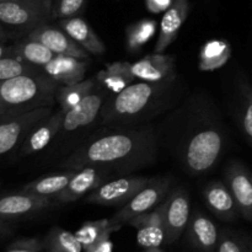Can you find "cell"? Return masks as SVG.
I'll return each mask as SVG.
<instances>
[{
    "instance_id": "cell-17",
    "label": "cell",
    "mask_w": 252,
    "mask_h": 252,
    "mask_svg": "<svg viewBox=\"0 0 252 252\" xmlns=\"http://www.w3.org/2000/svg\"><path fill=\"white\" fill-rule=\"evenodd\" d=\"M189 0H175L164 12L160 22L159 37L155 43V53H162L169 48L170 44L174 43L189 16Z\"/></svg>"
},
{
    "instance_id": "cell-25",
    "label": "cell",
    "mask_w": 252,
    "mask_h": 252,
    "mask_svg": "<svg viewBox=\"0 0 252 252\" xmlns=\"http://www.w3.org/2000/svg\"><path fill=\"white\" fill-rule=\"evenodd\" d=\"M231 57V47L224 39H212L203 44L199 53V69L214 71L225 65Z\"/></svg>"
},
{
    "instance_id": "cell-8",
    "label": "cell",
    "mask_w": 252,
    "mask_h": 252,
    "mask_svg": "<svg viewBox=\"0 0 252 252\" xmlns=\"http://www.w3.org/2000/svg\"><path fill=\"white\" fill-rule=\"evenodd\" d=\"M49 115H52V107L47 106L0 122V157L22 144L30 132Z\"/></svg>"
},
{
    "instance_id": "cell-21",
    "label": "cell",
    "mask_w": 252,
    "mask_h": 252,
    "mask_svg": "<svg viewBox=\"0 0 252 252\" xmlns=\"http://www.w3.org/2000/svg\"><path fill=\"white\" fill-rule=\"evenodd\" d=\"M189 240L199 252H214L219 240L218 228L201 211L191 214L189 221Z\"/></svg>"
},
{
    "instance_id": "cell-27",
    "label": "cell",
    "mask_w": 252,
    "mask_h": 252,
    "mask_svg": "<svg viewBox=\"0 0 252 252\" xmlns=\"http://www.w3.org/2000/svg\"><path fill=\"white\" fill-rule=\"evenodd\" d=\"M96 78L84 79L79 83L70 85H61L56 93V100L64 113L78 105L85 96H88L96 88Z\"/></svg>"
},
{
    "instance_id": "cell-15",
    "label": "cell",
    "mask_w": 252,
    "mask_h": 252,
    "mask_svg": "<svg viewBox=\"0 0 252 252\" xmlns=\"http://www.w3.org/2000/svg\"><path fill=\"white\" fill-rule=\"evenodd\" d=\"M105 91L102 89H94L78 105H75L68 112L64 113L62 130L74 132L79 128L91 125L101 115V111L105 105Z\"/></svg>"
},
{
    "instance_id": "cell-40",
    "label": "cell",
    "mask_w": 252,
    "mask_h": 252,
    "mask_svg": "<svg viewBox=\"0 0 252 252\" xmlns=\"http://www.w3.org/2000/svg\"><path fill=\"white\" fill-rule=\"evenodd\" d=\"M245 241V250L246 252H252V241L248 240V239H244Z\"/></svg>"
},
{
    "instance_id": "cell-20",
    "label": "cell",
    "mask_w": 252,
    "mask_h": 252,
    "mask_svg": "<svg viewBox=\"0 0 252 252\" xmlns=\"http://www.w3.org/2000/svg\"><path fill=\"white\" fill-rule=\"evenodd\" d=\"M42 70L61 85H70L84 80L88 70V61L57 54L49 63L42 66Z\"/></svg>"
},
{
    "instance_id": "cell-5",
    "label": "cell",
    "mask_w": 252,
    "mask_h": 252,
    "mask_svg": "<svg viewBox=\"0 0 252 252\" xmlns=\"http://www.w3.org/2000/svg\"><path fill=\"white\" fill-rule=\"evenodd\" d=\"M54 0L0 1V22L16 29L32 30L48 24L52 19Z\"/></svg>"
},
{
    "instance_id": "cell-34",
    "label": "cell",
    "mask_w": 252,
    "mask_h": 252,
    "mask_svg": "<svg viewBox=\"0 0 252 252\" xmlns=\"http://www.w3.org/2000/svg\"><path fill=\"white\" fill-rule=\"evenodd\" d=\"M216 252H246L245 241L244 239L236 238L229 231H221L219 234Z\"/></svg>"
},
{
    "instance_id": "cell-32",
    "label": "cell",
    "mask_w": 252,
    "mask_h": 252,
    "mask_svg": "<svg viewBox=\"0 0 252 252\" xmlns=\"http://www.w3.org/2000/svg\"><path fill=\"white\" fill-rule=\"evenodd\" d=\"M241 98V127H243L244 134L252 144V88L246 81L240 84Z\"/></svg>"
},
{
    "instance_id": "cell-1",
    "label": "cell",
    "mask_w": 252,
    "mask_h": 252,
    "mask_svg": "<svg viewBox=\"0 0 252 252\" xmlns=\"http://www.w3.org/2000/svg\"><path fill=\"white\" fill-rule=\"evenodd\" d=\"M157 157V134L150 127L110 133L76 149L62 166L80 170L88 166L132 171Z\"/></svg>"
},
{
    "instance_id": "cell-11",
    "label": "cell",
    "mask_w": 252,
    "mask_h": 252,
    "mask_svg": "<svg viewBox=\"0 0 252 252\" xmlns=\"http://www.w3.org/2000/svg\"><path fill=\"white\" fill-rule=\"evenodd\" d=\"M110 171L111 170L106 167L98 166H88L76 170L68 186L53 198L54 203H71L91 193L94 189L106 182V180L110 177Z\"/></svg>"
},
{
    "instance_id": "cell-37",
    "label": "cell",
    "mask_w": 252,
    "mask_h": 252,
    "mask_svg": "<svg viewBox=\"0 0 252 252\" xmlns=\"http://www.w3.org/2000/svg\"><path fill=\"white\" fill-rule=\"evenodd\" d=\"M84 252H113V244L110 240V238L85 249Z\"/></svg>"
},
{
    "instance_id": "cell-31",
    "label": "cell",
    "mask_w": 252,
    "mask_h": 252,
    "mask_svg": "<svg viewBox=\"0 0 252 252\" xmlns=\"http://www.w3.org/2000/svg\"><path fill=\"white\" fill-rule=\"evenodd\" d=\"M42 68L14 56H7L0 58V81L9 80V79L17 78L21 75H29V74L42 73Z\"/></svg>"
},
{
    "instance_id": "cell-41",
    "label": "cell",
    "mask_w": 252,
    "mask_h": 252,
    "mask_svg": "<svg viewBox=\"0 0 252 252\" xmlns=\"http://www.w3.org/2000/svg\"><path fill=\"white\" fill-rule=\"evenodd\" d=\"M143 252H164L160 250V248H150V249H145Z\"/></svg>"
},
{
    "instance_id": "cell-16",
    "label": "cell",
    "mask_w": 252,
    "mask_h": 252,
    "mask_svg": "<svg viewBox=\"0 0 252 252\" xmlns=\"http://www.w3.org/2000/svg\"><path fill=\"white\" fill-rule=\"evenodd\" d=\"M135 79L148 83H169L175 78V58L162 53H153L130 63Z\"/></svg>"
},
{
    "instance_id": "cell-39",
    "label": "cell",
    "mask_w": 252,
    "mask_h": 252,
    "mask_svg": "<svg viewBox=\"0 0 252 252\" xmlns=\"http://www.w3.org/2000/svg\"><path fill=\"white\" fill-rule=\"evenodd\" d=\"M7 56H14L12 54V46H6L4 42H0V58H4Z\"/></svg>"
},
{
    "instance_id": "cell-6",
    "label": "cell",
    "mask_w": 252,
    "mask_h": 252,
    "mask_svg": "<svg viewBox=\"0 0 252 252\" xmlns=\"http://www.w3.org/2000/svg\"><path fill=\"white\" fill-rule=\"evenodd\" d=\"M170 185H171V179L169 177L150 180V182L144 189H140L127 204L121 207L116 212L115 216L110 218L112 224L122 228L123 225L129 223L133 218L147 213L159 206L162 198L167 194Z\"/></svg>"
},
{
    "instance_id": "cell-4",
    "label": "cell",
    "mask_w": 252,
    "mask_h": 252,
    "mask_svg": "<svg viewBox=\"0 0 252 252\" xmlns=\"http://www.w3.org/2000/svg\"><path fill=\"white\" fill-rule=\"evenodd\" d=\"M224 150L223 133L216 127L199 128L185 147L182 161L192 175H202L213 169Z\"/></svg>"
},
{
    "instance_id": "cell-3",
    "label": "cell",
    "mask_w": 252,
    "mask_h": 252,
    "mask_svg": "<svg viewBox=\"0 0 252 252\" xmlns=\"http://www.w3.org/2000/svg\"><path fill=\"white\" fill-rule=\"evenodd\" d=\"M167 84L148 81L130 84L103 105L101 111L102 123L108 125L137 120L157 106L166 91Z\"/></svg>"
},
{
    "instance_id": "cell-33",
    "label": "cell",
    "mask_w": 252,
    "mask_h": 252,
    "mask_svg": "<svg viewBox=\"0 0 252 252\" xmlns=\"http://www.w3.org/2000/svg\"><path fill=\"white\" fill-rule=\"evenodd\" d=\"M89 0H54L52 19H69L78 16L84 9Z\"/></svg>"
},
{
    "instance_id": "cell-23",
    "label": "cell",
    "mask_w": 252,
    "mask_h": 252,
    "mask_svg": "<svg viewBox=\"0 0 252 252\" xmlns=\"http://www.w3.org/2000/svg\"><path fill=\"white\" fill-rule=\"evenodd\" d=\"M96 79L101 86L110 90L111 93L118 94L129 86L135 78L130 70V63L115 62L107 64L106 68L96 75Z\"/></svg>"
},
{
    "instance_id": "cell-14",
    "label": "cell",
    "mask_w": 252,
    "mask_h": 252,
    "mask_svg": "<svg viewBox=\"0 0 252 252\" xmlns=\"http://www.w3.org/2000/svg\"><path fill=\"white\" fill-rule=\"evenodd\" d=\"M225 184L234 197L238 211L246 220H252V174L238 161H233L225 170Z\"/></svg>"
},
{
    "instance_id": "cell-38",
    "label": "cell",
    "mask_w": 252,
    "mask_h": 252,
    "mask_svg": "<svg viewBox=\"0 0 252 252\" xmlns=\"http://www.w3.org/2000/svg\"><path fill=\"white\" fill-rule=\"evenodd\" d=\"M12 230H14V228H12V225L10 224V221L4 220V219L0 218V238H1V236L10 235V234L12 233Z\"/></svg>"
},
{
    "instance_id": "cell-13",
    "label": "cell",
    "mask_w": 252,
    "mask_h": 252,
    "mask_svg": "<svg viewBox=\"0 0 252 252\" xmlns=\"http://www.w3.org/2000/svg\"><path fill=\"white\" fill-rule=\"evenodd\" d=\"M165 202L135 217L128 225L137 229V243L142 248H160L165 241Z\"/></svg>"
},
{
    "instance_id": "cell-28",
    "label": "cell",
    "mask_w": 252,
    "mask_h": 252,
    "mask_svg": "<svg viewBox=\"0 0 252 252\" xmlns=\"http://www.w3.org/2000/svg\"><path fill=\"white\" fill-rule=\"evenodd\" d=\"M12 54H14V57H17V58L22 59V61L27 62L32 65L39 66V68L46 65L57 56L41 42L29 38L14 44L12 46Z\"/></svg>"
},
{
    "instance_id": "cell-12",
    "label": "cell",
    "mask_w": 252,
    "mask_h": 252,
    "mask_svg": "<svg viewBox=\"0 0 252 252\" xmlns=\"http://www.w3.org/2000/svg\"><path fill=\"white\" fill-rule=\"evenodd\" d=\"M54 201L49 197L19 192L0 197V218L4 220L26 218L49 208Z\"/></svg>"
},
{
    "instance_id": "cell-7",
    "label": "cell",
    "mask_w": 252,
    "mask_h": 252,
    "mask_svg": "<svg viewBox=\"0 0 252 252\" xmlns=\"http://www.w3.org/2000/svg\"><path fill=\"white\" fill-rule=\"evenodd\" d=\"M152 179L144 176L121 177L113 181L103 182L86 196L85 202L105 207H123L140 189H144Z\"/></svg>"
},
{
    "instance_id": "cell-30",
    "label": "cell",
    "mask_w": 252,
    "mask_h": 252,
    "mask_svg": "<svg viewBox=\"0 0 252 252\" xmlns=\"http://www.w3.org/2000/svg\"><path fill=\"white\" fill-rule=\"evenodd\" d=\"M157 21L150 19L140 20L130 25L126 31V46L128 51L137 52L143 48L157 33Z\"/></svg>"
},
{
    "instance_id": "cell-9",
    "label": "cell",
    "mask_w": 252,
    "mask_h": 252,
    "mask_svg": "<svg viewBox=\"0 0 252 252\" xmlns=\"http://www.w3.org/2000/svg\"><path fill=\"white\" fill-rule=\"evenodd\" d=\"M165 243H176L189 225V196L182 187H177L165 201Z\"/></svg>"
},
{
    "instance_id": "cell-36",
    "label": "cell",
    "mask_w": 252,
    "mask_h": 252,
    "mask_svg": "<svg viewBox=\"0 0 252 252\" xmlns=\"http://www.w3.org/2000/svg\"><path fill=\"white\" fill-rule=\"evenodd\" d=\"M147 2V7L150 12H158L166 11L170 6L172 5V0H145Z\"/></svg>"
},
{
    "instance_id": "cell-18",
    "label": "cell",
    "mask_w": 252,
    "mask_h": 252,
    "mask_svg": "<svg viewBox=\"0 0 252 252\" xmlns=\"http://www.w3.org/2000/svg\"><path fill=\"white\" fill-rule=\"evenodd\" d=\"M202 194L209 211L220 220L234 221L240 214L228 185L224 182L218 180L209 182L203 189Z\"/></svg>"
},
{
    "instance_id": "cell-35",
    "label": "cell",
    "mask_w": 252,
    "mask_h": 252,
    "mask_svg": "<svg viewBox=\"0 0 252 252\" xmlns=\"http://www.w3.org/2000/svg\"><path fill=\"white\" fill-rule=\"evenodd\" d=\"M44 249L43 240L38 238H22L15 240L5 252H41Z\"/></svg>"
},
{
    "instance_id": "cell-42",
    "label": "cell",
    "mask_w": 252,
    "mask_h": 252,
    "mask_svg": "<svg viewBox=\"0 0 252 252\" xmlns=\"http://www.w3.org/2000/svg\"><path fill=\"white\" fill-rule=\"evenodd\" d=\"M5 38H6V37H5L4 30H2L1 27H0V42H4Z\"/></svg>"
},
{
    "instance_id": "cell-10",
    "label": "cell",
    "mask_w": 252,
    "mask_h": 252,
    "mask_svg": "<svg viewBox=\"0 0 252 252\" xmlns=\"http://www.w3.org/2000/svg\"><path fill=\"white\" fill-rule=\"evenodd\" d=\"M26 38L41 42L56 54L74 57V58L88 62L90 59V53L81 48L61 27L52 26L48 24L39 25V26L30 30Z\"/></svg>"
},
{
    "instance_id": "cell-43",
    "label": "cell",
    "mask_w": 252,
    "mask_h": 252,
    "mask_svg": "<svg viewBox=\"0 0 252 252\" xmlns=\"http://www.w3.org/2000/svg\"><path fill=\"white\" fill-rule=\"evenodd\" d=\"M0 1H20V0H0Z\"/></svg>"
},
{
    "instance_id": "cell-26",
    "label": "cell",
    "mask_w": 252,
    "mask_h": 252,
    "mask_svg": "<svg viewBox=\"0 0 252 252\" xmlns=\"http://www.w3.org/2000/svg\"><path fill=\"white\" fill-rule=\"evenodd\" d=\"M121 226L112 224L111 219H98L84 223L76 230L75 236L83 245V251L100 241L108 239L111 234L120 230Z\"/></svg>"
},
{
    "instance_id": "cell-29",
    "label": "cell",
    "mask_w": 252,
    "mask_h": 252,
    "mask_svg": "<svg viewBox=\"0 0 252 252\" xmlns=\"http://www.w3.org/2000/svg\"><path fill=\"white\" fill-rule=\"evenodd\" d=\"M46 252H81L83 245L75 234L59 226H53L43 240Z\"/></svg>"
},
{
    "instance_id": "cell-19",
    "label": "cell",
    "mask_w": 252,
    "mask_h": 252,
    "mask_svg": "<svg viewBox=\"0 0 252 252\" xmlns=\"http://www.w3.org/2000/svg\"><path fill=\"white\" fill-rule=\"evenodd\" d=\"M63 121L64 112L62 110L52 113L43 121H41L22 143L21 154L32 155L43 150L52 142V139L61 132L63 128Z\"/></svg>"
},
{
    "instance_id": "cell-2",
    "label": "cell",
    "mask_w": 252,
    "mask_h": 252,
    "mask_svg": "<svg viewBox=\"0 0 252 252\" xmlns=\"http://www.w3.org/2000/svg\"><path fill=\"white\" fill-rule=\"evenodd\" d=\"M61 84L44 71L0 81V122L53 105Z\"/></svg>"
},
{
    "instance_id": "cell-22",
    "label": "cell",
    "mask_w": 252,
    "mask_h": 252,
    "mask_svg": "<svg viewBox=\"0 0 252 252\" xmlns=\"http://www.w3.org/2000/svg\"><path fill=\"white\" fill-rule=\"evenodd\" d=\"M62 30L66 32L81 48L93 56H102L106 51L105 43L91 29L90 25L79 16L63 19L59 22Z\"/></svg>"
},
{
    "instance_id": "cell-24",
    "label": "cell",
    "mask_w": 252,
    "mask_h": 252,
    "mask_svg": "<svg viewBox=\"0 0 252 252\" xmlns=\"http://www.w3.org/2000/svg\"><path fill=\"white\" fill-rule=\"evenodd\" d=\"M76 170H68L65 172H59V174L48 175V176L41 177L38 180L29 182L21 189V191L27 192V193L37 194V196L49 197L53 199L58 193H61L73 176L75 175Z\"/></svg>"
}]
</instances>
